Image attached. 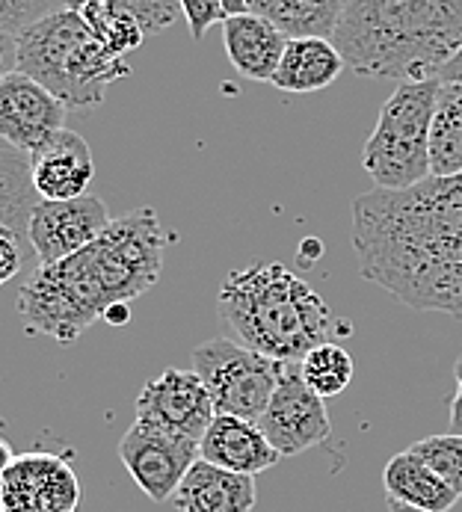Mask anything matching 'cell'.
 Masks as SVG:
<instances>
[{
	"mask_svg": "<svg viewBox=\"0 0 462 512\" xmlns=\"http://www.w3.org/2000/svg\"><path fill=\"white\" fill-rule=\"evenodd\" d=\"M353 246L362 279L415 311L462 320V175L356 196Z\"/></svg>",
	"mask_w": 462,
	"mask_h": 512,
	"instance_id": "cell-1",
	"label": "cell"
},
{
	"mask_svg": "<svg viewBox=\"0 0 462 512\" xmlns=\"http://www.w3.org/2000/svg\"><path fill=\"white\" fill-rule=\"evenodd\" d=\"M169 234L152 208H134L110 225L80 252L39 264L18 291V314L24 332L57 341L77 338L113 305H131L152 291L163 270Z\"/></svg>",
	"mask_w": 462,
	"mask_h": 512,
	"instance_id": "cell-2",
	"label": "cell"
},
{
	"mask_svg": "<svg viewBox=\"0 0 462 512\" xmlns=\"http://www.w3.org/2000/svg\"><path fill=\"white\" fill-rule=\"evenodd\" d=\"M332 42L362 77H442L462 51V0H344Z\"/></svg>",
	"mask_w": 462,
	"mask_h": 512,
	"instance_id": "cell-3",
	"label": "cell"
},
{
	"mask_svg": "<svg viewBox=\"0 0 462 512\" xmlns=\"http://www.w3.org/2000/svg\"><path fill=\"white\" fill-rule=\"evenodd\" d=\"M217 305L234 338L273 362H303L332 332H350L338 326L326 299L285 264L231 270Z\"/></svg>",
	"mask_w": 462,
	"mask_h": 512,
	"instance_id": "cell-4",
	"label": "cell"
},
{
	"mask_svg": "<svg viewBox=\"0 0 462 512\" xmlns=\"http://www.w3.org/2000/svg\"><path fill=\"white\" fill-rule=\"evenodd\" d=\"M15 72L42 83L69 110H89L104 101L107 86L131 74V66L92 33L77 9L60 6L15 36Z\"/></svg>",
	"mask_w": 462,
	"mask_h": 512,
	"instance_id": "cell-5",
	"label": "cell"
},
{
	"mask_svg": "<svg viewBox=\"0 0 462 512\" xmlns=\"http://www.w3.org/2000/svg\"><path fill=\"white\" fill-rule=\"evenodd\" d=\"M439 77L406 80L385 98L374 134L362 148V169L380 190H409L430 178V122Z\"/></svg>",
	"mask_w": 462,
	"mask_h": 512,
	"instance_id": "cell-6",
	"label": "cell"
},
{
	"mask_svg": "<svg viewBox=\"0 0 462 512\" xmlns=\"http://www.w3.org/2000/svg\"><path fill=\"white\" fill-rule=\"evenodd\" d=\"M193 370L205 382L217 415L261 421L273 391L279 362L231 338H211L193 347Z\"/></svg>",
	"mask_w": 462,
	"mask_h": 512,
	"instance_id": "cell-7",
	"label": "cell"
},
{
	"mask_svg": "<svg viewBox=\"0 0 462 512\" xmlns=\"http://www.w3.org/2000/svg\"><path fill=\"white\" fill-rule=\"evenodd\" d=\"M279 456H297L323 444L332 433L323 397H317L303 379L300 362H279L276 391L258 421Z\"/></svg>",
	"mask_w": 462,
	"mask_h": 512,
	"instance_id": "cell-8",
	"label": "cell"
},
{
	"mask_svg": "<svg viewBox=\"0 0 462 512\" xmlns=\"http://www.w3.org/2000/svg\"><path fill=\"white\" fill-rule=\"evenodd\" d=\"M3 512H77L80 480L69 453H15L0 477Z\"/></svg>",
	"mask_w": 462,
	"mask_h": 512,
	"instance_id": "cell-9",
	"label": "cell"
},
{
	"mask_svg": "<svg viewBox=\"0 0 462 512\" xmlns=\"http://www.w3.org/2000/svg\"><path fill=\"white\" fill-rule=\"evenodd\" d=\"M119 459L134 477V483L157 504L172 501L181 480L199 459V441L172 436L146 421L134 427L119 441Z\"/></svg>",
	"mask_w": 462,
	"mask_h": 512,
	"instance_id": "cell-10",
	"label": "cell"
},
{
	"mask_svg": "<svg viewBox=\"0 0 462 512\" xmlns=\"http://www.w3.org/2000/svg\"><path fill=\"white\" fill-rule=\"evenodd\" d=\"M214 418V400L196 370L166 367L157 379L143 385L137 397V421L181 439L199 441Z\"/></svg>",
	"mask_w": 462,
	"mask_h": 512,
	"instance_id": "cell-11",
	"label": "cell"
},
{
	"mask_svg": "<svg viewBox=\"0 0 462 512\" xmlns=\"http://www.w3.org/2000/svg\"><path fill=\"white\" fill-rule=\"evenodd\" d=\"M69 107L42 83L21 72L0 80V140L24 154H36L66 128Z\"/></svg>",
	"mask_w": 462,
	"mask_h": 512,
	"instance_id": "cell-12",
	"label": "cell"
},
{
	"mask_svg": "<svg viewBox=\"0 0 462 512\" xmlns=\"http://www.w3.org/2000/svg\"><path fill=\"white\" fill-rule=\"evenodd\" d=\"M110 225L101 196H77L66 202H39L30 217V246L39 264H57L89 246Z\"/></svg>",
	"mask_w": 462,
	"mask_h": 512,
	"instance_id": "cell-13",
	"label": "cell"
},
{
	"mask_svg": "<svg viewBox=\"0 0 462 512\" xmlns=\"http://www.w3.org/2000/svg\"><path fill=\"white\" fill-rule=\"evenodd\" d=\"M30 169H33V187L39 199L45 202H66L86 196L92 178H95V157L89 143L63 128L51 143L30 154Z\"/></svg>",
	"mask_w": 462,
	"mask_h": 512,
	"instance_id": "cell-14",
	"label": "cell"
},
{
	"mask_svg": "<svg viewBox=\"0 0 462 512\" xmlns=\"http://www.w3.org/2000/svg\"><path fill=\"white\" fill-rule=\"evenodd\" d=\"M199 459L229 468L237 474H264L270 471L282 456L279 450L267 441L258 421L234 418V415H217L205 436L199 439Z\"/></svg>",
	"mask_w": 462,
	"mask_h": 512,
	"instance_id": "cell-15",
	"label": "cell"
},
{
	"mask_svg": "<svg viewBox=\"0 0 462 512\" xmlns=\"http://www.w3.org/2000/svg\"><path fill=\"white\" fill-rule=\"evenodd\" d=\"M255 498V477L196 459L172 504L178 512H252Z\"/></svg>",
	"mask_w": 462,
	"mask_h": 512,
	"instance_id": "cell-16",
	"label": "cell"
},
{
	"mask_svg": "<svg viewBox=\"0 0 462 512\" xmlns=\"http://www.w3.org/2000/svg\"><path fill=\"white\" fill-rule=\"evenodd\" d=\"M223 45L229 63L243 77L270 83L282 63L288 36H282L270 21L243 12V15H229L223 21Z\"/></svg>",
	"mask_w": 462,
	"mask_h": 512,
	"instance_id": "cell-17",
	"label": "cell"
},
{
	"mask_svg": "<svg viewBox=\"0 0 462 512\" xmlns=\"http://www.w3.org/2000/svg\"><path fill=\"white\" fill-rule=\"evenodd\" d=\"M383 486L388 501H400L424 512H451L460 501V495L418 453H412V447L385 462Z\"/></svg>",
	"mask_w": 462,
	"mask_h": 512,
	"instance_id": "cell-18",
	"label": "cell"
},
{
	"mask_svg": "<svg viewBox=\"0 0 462 512\" xmlns=\"http://www.w3.org/2000/svg\"><path fill=\"white\" fill-rule=\"evenodd\" d=\"M344 66L347 63L332 39H317V36L288 39L282 63L270 83L282 92H297V95L320 92L338 80Z\"/></svg>",
	"mask_w": 462,
	"mask_h": 512,
	"instance_id": "cell-19",
	"label": "cell"
},
{
	"mask_svg": "<svg viewBox=\"0 0 462 512\" xmlns=\"http://www.w3.org/2000/svg\"><path fill=\"white\" fill-rule=\"evenodd\" d=\"M344 0H249L246 12L270 21L288 39H332Z\"/></svg>",
	"mask_w": 462,
	"mask_h": 512,
	"instance_id": "cell-20",
	"label": "cell"
},
{
	"mask_svg": "<svg viewBox=\"0 0 462 512\" xmlns=\"http://www.w3.org/2000/svg\"><path fill=\"white\" fill-rule=\"evenodd\" d=\"M454 175H462V80H442L430 122V178Z\"/></svg>",
	"mask_w": 462,
	"mask_h": 512,
	"instance_id": "cell-21",
	"label": "cell"
},
{
	"mask_svg": "<svg viewBox=\"0 0 462 512\" xmlns=\"http://www.w3.org/2000/svg\"><path fill=\"white\" fill-rule=\"evenodd\" d=\"M39 202L42 199L33 187L30 154L12 146H0V225L27 237L33 208Z\"/></svg>",
	"mask_w": 462,
	"mask_h": 512,
	"instance_id": "cell-22",
	"label": "cell"
},
{
	"mask_svg": "<svg viewBox=\"0 0 462 512\" xmlns=\"http://www.w3.org/2000/svg\"><path fill=\"white\" fill-rule=\"evenodd\" d=\"M77 12L86 18L92 33L119 57H128L146 39L143 24L131 15V9H125L122 0H83Z\"/></svg>",
	"mask_w": 462,
	"mask_h": 512,
	"instance_id": "cell-23",
	"label": "cell"
},
{
	"mask_svg": "<svg viewBox=\"0 0 462 512\" xmlns=\"http://www.w3.org/2000/svg\"><path fill=\"white\" fill-rule=\"evenodd\" d=\"M306 385L323 400L338 397L347 391V385L353 382V356L347 353V347L335 344V341H323L314 350H308L300 362Z\"/></svg>",
	"mask_w": 462,
	"mask_h": 512,
	"instance_id": "cell-24",
	"label": "cell"
},
{
	"mask_svg": "<svg viewBox=\"0 0 462 512\" xmlns=\"http://www.w3.org/2000/svg\"><path fill=\"white\" fill-rule=\"evenodd\" d=\"M412 453H418L457 495L462 498V436L445 433V436H427L415 441Z\"/></svg>",
	"mask_w": 462,
	"mask_h": 512,
	"instance_id": "cell-25",
	"label": "cell"
},
{
	"mask_svg": "<svg viewBox=\"0 0 462 512\" xmlns=\"http://www.w3.org/2000/svg\"><path fill=\"white\" fill-rule=\"evenodd\" d=\"M83 0H63V6L77 9ZM125 9H131V15L143 24L146 33H160L166 27H172L181 15V0H122Z\"/></svg>",
	"mask_w": 462,
	"mask_h": 512,
	"instance_id": "cell-26",
	"label": "cell"
},
{
	"mask_svg": "<svg viewBox=\"0 0 462 512\" xmlns=\"http://www.w3.org/2000/svg\"><path fill=\"white\" fill-rule=\"evenodd\" d=\"M63 0H0V30L18 36L48 12L60 9Z\"/></svg>",
	"mask_w": 462,
	"mask_h": 512,
	"instance_id": "cell-27",
	"label": "cell"
},
{
	"mask_svg": "<svg viewBox=\"0 0 462 512\" xmlns=\"http://www.w3.org/2000/svg\"><path fill=\"white\" fill-rule=\"evenodd\" d=\"M30 252H33V246H30L27 237H21L12 228L0 225V288L6 282H12L24 270Z\"/></svg>",
	"mask_w": 462,
	"mask_h": 512,
	"instance_id": "cell-28",
	"label": "cell"
},
{
	"mask_svg": "<svg viewBox=\"0 0 462 512\" xmlns=\"http://www.w3.org/2000/svg\"><path fill=\"white\" fill-rule=\"evenodd\" d=\"M181 15L187 18L190 36L202 39L217 21H226V6L223 0H181Z\"/></svg>",
	"mask_w": 462,
	"mask_h": 512,
	"instance_id": "cell-29",
	"label": "cell"
},
{
	"mask_svg": "<svg viewBox=\"0 0 462 512\" xmlns=\"http://www.w3.org/2000/svg\"><path fill=\"white\" fill-rule=\"evenodd\" d=\"M454 376H457V394L451 400V409H448V421H451V433H460L462 436V356L454 365Z\"/></svg>",
	"mask_w": 462,
	"mask_h": 512,
	"instance_id": "cell-30",
	"label": "cell"
},
{
	"mask_svg": "<svg viewBox=\"0 0 462 512\" xmlns=\"http://www.w3.org/2000/svg\"><path fill=\"white\" fill-rule=\"evenodd\" d=\"M9 69L15 72V36L0 30V80L9 74Z\"/></svg>",
	"mask_w": 462,
	"mask_h": 512,
	"instance_id": "cell-31",
	"label": "cell"
},
{
	"mask_svg": "<svg viewBox=\"0 0 462 512\" xmlns=\"http://www.w3.org/2000/svg\"><path fill=\"white\" fill-rule=\"evenodd\" d=\"M104 320H107L110 326H125V323L131 320V305H113V308L104 314Z\"/></svg>",
	"mask_w": 462,
	"mask_h": 512,
	"instance_id": "cell-32",
	"label": "cell"
},
{
	"mask_svg": "<svg viewBox=\"0 0 462 512\" xmlns=\"http://www.w3.org/2000/svg\"><path fill=\"white\" fill-rule=\"evenodd\" d=\"M12 459H15V453H12V444L6 439H0V477H3V471L12 465Z\"/></svg>",
	"mask_w": 462,
	"mask_h": 512,
	"instance_id": "cell-33",
	"label": "cell"
},
{
	"mask_svg": "<svg viewBox=\"0 0 462 512\" xmlns=\"http://www.w3.org/2000/svg\"><path fill=\"white\" fill-rule=\"evenodd\" d=\"M442 80H462V51L457 54V60L442 72Z\"/></svg>",
	"mask_w": 462,
	"mask_h": 512,
	"instance_id": "cell-34",
	"label": "cell"
},
{
	"mask_svg": "<svg viewBox=\"0 0 462 512\" xmlns=\"http://www.w3.org/2000/svg\"><path fill=\"white\" fill-rule=\"evenodd\" d=\"M246 3H249V0H223L226 15H243V12H246Z\"/></svg>",
	"mask_w": 462,
	"mask_h": 512,
	"instance_id": "cell-35",
	"label": "cell"
},
{
	"mask_svg": "<svg viewBox=\"0 0 462 512\" xmlns=\"http://www.w3.org/2000/svg\"><path fill=\"white\" fill-rule=\"evenodd\" d=\"M388 512H424V510L406 507V504H400V501H388Z\"/></svg>",
	"mask_w": 462,
	"mask_h": 512,
	"instance_id": "cell-36",
	"label": "cell"
},
{
	"mask_svg": "<svg viewBox=\"0 0 462 512\" xmlns=\"http://www.w3.org/2000/svg\"><path fill=\"white\" fill-rule=\"evenodd\" d=\"M0 512H3V489H0Z\"/></svg>",
	"mask_w": 462,
	"mask_h": 512,
	"instance_id": "cell-37",
	"label": "cell"
}]
</instances>
